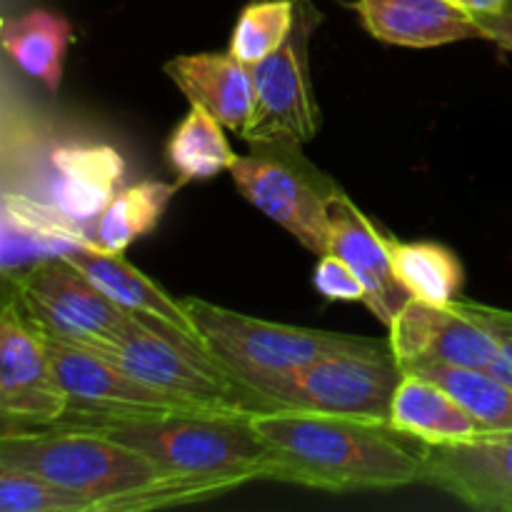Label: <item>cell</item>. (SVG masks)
<instances>
[{"label": "cell", "mask_w": 512, "mask_h": 512, "mask_svg": "<svg viewBox=\"0 0 512 512\" xmlns=\"http://www.w3.org/2000/svg\"><path fill=\"white\" fill-rule=\"evenodd\" d=\"M265 445V480L323 493H370L425 483L423 445L408 448L388 425L305 410L250 413Z\"/></svg>", "instance_id": "1"}, {"label": "cell", "mask_w": 512, "mask_h": 512, "mask_svg": "<svg viewBox=\"0 0 512 512\" xmlns=\"http://www.w3.org/2000/svg\"><path fill=\"white\" fill-rule=\"evenodd\" d=\"M50 425L78 428L123 443L158 465L160 473L240 475L265 480V445L250 413H165L140 418H65Z\"/></svg>", "instance_id": "2"}, {"label": "cell", "mask_w": 512, "mask_h": 512, "mask_svg": "<svg viewBox=\"0 0 512 512\" xmlns=\"http://www.w3.org/2000/svg\"><path fill=\"white\" fill-rule=\"evenodd\" d=\"M183 305L203 350L243 385L295 373L328 355L393 350L390 340L270 323L200 298H183Z\"/></svg>", "instance_id": "3"}, {"label": "cell", "mask_w": 512, "mask_h": 512, "mask_svg": "<svg viewBox=\"0 0 512 512\" xmlns=\"http://www.w3.org/2000/svg\"><path fill=\"white\" fill-rule=\"evenodd\" d=\"M0 465L33 470L73 493L85 495L95 512L160 475L158 465L123 443L78 428L5 425Z\"/></svg>", "instance_id": "4"}, {"label": "cell", "mask_w": 512, "mask_h": 512, "mask_svg": "<svg viewBox=\"0 0 512 512\" xmlns=\"http://www.w3.org/2000/svg\"><path fill=\"white\" fill-rule=\"evenodd\" d=\"M133 378L218 413H260L268 405L235 380L203 345L170 325L135 315L108 348L95 350Z\"/></svg>", "instance_id": "5"}, {"label": "cell", "mask_w": 512, "mask_h": 512, "mask_svg": "<svg viewBox=\"0 0 512 512\" xmlns=\"http://www.w3.org/2000/svg\"><path fill=\"white\" fill-rule=\"evenodd\" d=\"M403 375L393 350H370L328 355L295 373L255 380L248 388L268 410H305L390 428V403Z\"/></svg>", "instance_id": "6"}, {"label": "cell", "mask_w": 512, "mask_h": 512, "mask_svg": "<svg viewBox=\"0 0 512 512\" xmlns=\"http://www.w3.org/2000/svg\"><path fill=\"white\" fill-rule=\"evenodd\" d=\"M230 168L235 188L250 205L288 230L305 250H330L328 205L338 185L315 168L295 143H248Z\"/></svg>", "instance_id": "7"}, {"label": "cell", "mask_w": 512, "mask_h": 512, "mask_svg": "<svg viewBox=\"0 0 512 512\" xmlns=\"http://www.w3.org/2000/svg\"><path fill=\"white\" fill-rule=\"evenodd\" d=\"M5 280L45 335L78 348H108L135 318L65 255L43 258L28 273L5 275Z\"/></svg>", "instance_id": "8"}, {"label": "cell", "mask_w": 512, "mask_h": 512, "mask_svg": "<svg viewBox=\"0 0 512 512\" xmlns=\"http://www.w3.org/2000/svg\"><path fill=\"white\" fill-rule=\"evenodd\" d=\"M323 18L310 0H298L288 40L253 65L255 105L240 133L245 143L305 145L318 135L320 108L310 83V38Z\"/></svg>", "instance_id": "9"}, {"label": "cell", "mask_w": 512, "mask_h": 512, "mask_svg": "<svg viewBox=\"0 0 512 512\" xmlns=\"http://www.w3.org/2000/svg\"><path fill=\"white\" fill-rule=\"evenodd\" d=\"M55 378L65 395V415L75 418H140L165 413H218L175 398L133 378L90 348L63 343L48 335ZM63 415V418H65Z\"/></svg>", "instance_id": "10"}, {"label": "cell", "mask_w": 512, "mask_h": 512, "mask_svg": "<svg viewBox=\"0 0 512 512\" xmlns=\"http://www.w3.org/2000/svg\"><path fill=\"white\" fill-rule=\"evenodd\" d=\"M65 408L48 335L8 288L0 313V413L5 423L50 425L63 418Z\"/></svg>", "instance_id": "11"}, {"label": "cell", "mask_w": 512, "mask_h": 512, "mask_svg": "<svg viewBox=\"0 0 512 512\" xmlns=\"http://www.w3.org/2000/svg\"><path fill=\"white\" fill-rule=\"evenodd\" d=\"M390 348L400 368L408 365H463L493 368L500 343L493 330L458 298L445 308L410 298L390 325Z\"/></svg>", "instance_id": "12"}, {"label": "cell", "mask_w": 512, "mask_h": 512, "mask_svg": "<svg viewBox=\"0 0 512 512\" xmlns=\"http://www.w3.org/2000/svg\"><path fill=\"white\" fill-rule=\"evenodd\" d=\"M423 445V443H420ZM425 483L468 508L512 512V430L450 445H423Z\"/></svg>", "instance_id": "13"}, {"label": "cell", "mask_w": 512, "mask_h": 512, "mask_svg": "<svg viewBox=\"0 0 512 512\" xmlns=\"http://www.w3.org/2000/svg\"><path fill=\"white\" fill-rule=\"evenodd\" d=\"M330 218V250L340 255L355 270L365 285V308L390 328L395 315L410 300L393 270L390 258V235L380 233L378 225L343 193L335 190L328 205Z\"/></svg>", "instance_id": "14"}, {"label": "cell", "mask_w": 512, "mask_h": 512, "mask_svg": "<svg viewBox=\"0 0 512 512\" xmlns=\"http://www.w3.org/2000/svg\"><path fill=\"white\" fill-rule=\"evenodd\" d=\"M358 15L375 40L403 48L480 38L475 15L453 0H358Z\"/></svg>", "instance_id": "15"}, {"label": "cell", "mask_w": 512, "mask_h": 512, "mask_svg": "<svg viewBox=\"0 0 512 512\" xmlns=\"http://www.w3.org/2000/svg\"><path fill=\"white\" fill-rule=\"evenodd\" d=\"M190 105H203L233 133H243L253 115V68L233 53L175 55L163 65Z\"/></svg>", "instance_id": "16"}, {"label": "cell", "mask_w": 512, "mask_h": 512, "mask_svg": "<svg viewBox=\"0 0 512 512\" xmlns=\"http://www.w3.org/2000/svg\"><path fill=\"white\" fill-rule=\"evenodd\" d=\"M65 258L78 265L120 308L133 315H143V318H153L158 323L170 325V328L180 330L183 335L193 338L195 343H200L183 300L170 298L158 283H153L148 275L140 273L135 265H130L123 258V253H108V250L98 248L93 243L85 245V248L70 250V253H65Z\"/></svg>", "instance_id": "17"}, {"label": "cell", "mask_w": 512, "mask_h": 512, "mask_svg": "<svg viewBox=\"0 0 512 512\" xmlns=\"http://www.w3.org/2000/svg\"><path fill=\"white\" fill-rule=\"evenodd\" d=\"M403 373L390 403V428L395 433L423 445L465 443L483 433L443 385L420 373Z\"/></svg>", "instance_id": "18"}, {"label": "cell", "mask_w": 512, "mask_h": 512, "mask_svg": "<svg viewBox=\"0 0 512 512\" xmlns=\"http://www.w3.org/2000/svg\"><path fill=\"white\" fill-rule=\"evenodd\" d=\"M0 40L5 53L23 73L43 83L50 95H58L63 85L65 58L73 43V25L65 15L35 8L15 18H5Z\"/></svg>", "instance_id": "19"}, {"label": "cell", "mask_w": 512, "mask_h": 512, "mask_svg": "<svg viewBox=\"0 0 512 512\" xmlns=\"http://www.w3.org/2000/svg\"><path fill=\"white\" fill-rule=\"evenodd\" d=\"M225 125L203 105H190L188 115L175 125L165 143V155L183 185L210 180L220 173H230L235 153L225 138Z\"/></svg>", "instance_id": "20"}, {"label": "cell", "mask_w": 512, "mask_h": 512, "mask_svg": "<svg viewBox=\"0 0 512 512\" xmlns=\"http://www.w3.org/2000/svg\"><path fill=\"white\" fill-rule=\"evenodd\" d=\"M390 258H393L395 275L410 298L438 308L458 300L465 283V270L448 245L430 243V240L405 243L390 235Z\"/></svg>", "instance_id": "21"}, {"label": "cell", "mask_w": 512, "mask_h": 512, "mask_svg": "<svg viewBox=\"0 0 512 512\" xmlns=\"http://www.w3.org/2000/svg\"><path fill=\"white\" fill-rule=\"evenodd\" d=\"M183 183L143 180L120 190L105 213L95 220V245L108 253H125L138 238H145L158 228L170 200Z\"/></svg>", "instance_id": "22"}, {"label": "cell", "mask_w": 512, "mask_h": 512, "mask_svg": "<svg viewBox=\"0 0 512 512\" xmlns=\"http://www.w3.org/2000/svg\"><path fill=\"white\" fill-rule=\"evenodd\" d=\"M3 230L5 243L18 240V248L28 250V255H65L75 248L93 245L73 218L63 213L55 203H35L23 195H3Z\"/></svg>", "instance_id": "23"}, {"label": "cell", "mask_w": 512, "mask_h": 512, "mask_svg": "<svg viewBox=\"0 0 512 512\" xmlns=\"http://www.w3.org/2000/svg\"><path fill=\"white\" fill-rule=\"evenodd\" d=\"M403 370L420 373L443 385L468 410L483 433L512 430V385L490 370L463 365H408Z\"/></svg>", "instance_id": "24"}, {"label": "cell", "mask_w": 512, "mask_h": 512, "mask_svg": "<svg viewBox=\"0 0 512 512\" xmlns=\"http://www.w3.org/2000/svg\"><path fill=\"white\" fill-rule=\"evenodd\" d=\"M250 480L240 475H195V473H160L150 483L108 500L100 512H145L178 505L203 503L218 495L238 490Z\"/></svg>", "instance_id": "25"}, {"label": "cell", "mask_w": 512, "mask_h": 512, "mask_svg": "<svg viewBox=\"0 0 512 512\" xmlns=\"http://www.w3.org/2000/svg\"><path fill=\"white\" fill-rule=\"evenodd\" d=\"M295 15L298 0H255L245 5L235 20L228 50L253 68L288 40Z\"/></svg>", "instance_id": "26"}, {"label": "cell", "mask_w": 512, "mask_h": 512, "mask_svg": "<svg viewBox=\"0 0 512 512\" xmlns=\"http://www.w3.org/2000/svg\"><path fill=\"white\" fill-rule=\"evenodd\" d=\"M3 512H95L85 495L73 493L33 470L0 465Z\"/></svg>", "instance_id": "27"}, {"label": "cell", "mask_w": 512, "mask_h": 512, "mask_svg": "<svg viewBox=\"0 0 512 512\" xmlns=\"http://www.w3.org/2000/svg\"><path fill=\"white\" fill-rule=\"evenodd\" d=\"M53 168L65 178L90 180L118 190L125 175V160L115 148L103 143H68L53 150Z\"/></svg>", "instance_id": "28"}, {"label": "cell", "mask_w": 512, "mask_h": 512, "mask_svg": "<svg viewBox=\"0 0 512 512\" xmlns=\"http://www.w3.org/2000/svg\"><path fill=\"white\" fill-rule=\"evenodd\" d=\"M115 195H118V190L105 188L100 183L58 175V183H55L53 190V203L68 218H73L75 223H90V220H98L105 213V208L113 203Z\"/></svg>", "instance_id": "29"}, {"label": "cell", "mask_w": 512, "mask_h": 512, "mask_svg": "<svg viewBox=\"0 0 512 512\" xmlns=\"http://www.w3.org/2000/svg\"><path fill=\"white\" fill-rule=\"evenodd\" d=\"M313 285L323 298L333 300V303H340V300L343 303H365L363 280L335 253L320 255L313 270Z\"/></svg>", "instance_id": "30"}, {"label": "cell", "mask_w": 512, "mask_h": 512, "mask_svg": "<svg viewBox=\"0 0 512 512\" xmlns=\"http://www.w3.org/2000/svg\"><path fill=\"white\" fill-rule=\"evenodd\" d=\"M470 308H473V313L493 330L495 338H498L500 343V353L498 358H495L490 373H495L498 378H503L505 383L512 385V310L490 308V305L480 303H470Z\"/></svg>", "instance_id": "31"}, {"label": "cell", "mask_w": 512, "mask_h": 512, "mask_svg": "<svg viewBox=\"0 0 512 512\" xmlns=\"http://www.w3.org/2000/svg\"><path fill=\"white\" fill-rule=\"evenodd\" d=\"M480 28V38L490 40V43L500 45L503 50L512 53V3L500 13L490 15H475Z\"/></svg>", "instance_id": "32"}, {"label": "cell", "mask_w": 512, "mask_h": 512, "mask_svg": "<svg viewBox=\"0 0 512 512\" xmlns=\"http://www.w3.org/2000/svg\"><path fill=\"white\" fill-rule=\"evenodd\" d=\"M453 3L463 5V8L470 10L473 15H490L508 8L512 0H453Z\"/></svg>", "instance_id": "33"}]
</instances>
